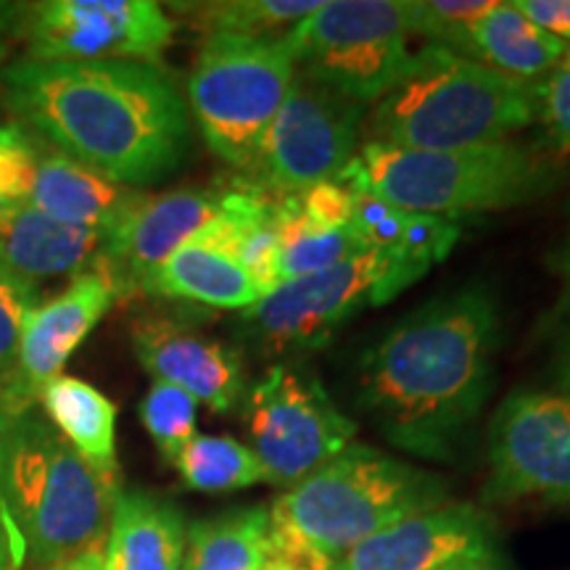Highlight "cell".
Instances as JSON below:
<instances>
[{
  "label": "cell",
  "instance_id": "d6a6232c",
  "mask_svg": "<svg viewBox=\"0 0 570 570\" xmlns=\"http://www.w3.org/2000/svg\"><path fill=\"white\" fill-rule=\"evenodd\" d=\"M38 304H42V298L35 291L0 267V375L3 377L17 375L21 325L27 312Z\"/></svg>",
  "mask_w": 570,
  "mask_h": 570
},
{
  "label": "cell",
  "instance_id": "44dd1931",
  "mask_svg": "<svg viewBox=\"0 0 570 570\" xmlns=\"http://www.w3.org/2000/svg\"><path fill=\"white\" fill-rule=\"evenodd\" d=\"M146 294L183 298L214 309H238L262 302L259 285L235 256L223 248L190 240L169 256L142 285Z\"/></svg>",
  "mask_w": 570,
  "mask_h": 570
},
{
  "label": "cell",
  "instance_id": "8d00e7d4",
  "mask_svg": "<svg viewBox=\"0 0 570 570\" xmlns=\"http://www.w3.org/2000/svg\"><path fill=\"white\" fill-rule=\"evenodd\" d=\"M27 560L24 539L13 523V515L0 491V570H21Z\"/></svg>",
  "mask_w": 570,
  "mask_h": 570
},
{
  "label": "cell",
  "instance_id": "7bdbcfd3",
  "mask_svg": "<svg viewBox=\"0 0 570 570\" xmlns=\"http://www.w3.org/2000/svg\"><path fill=\"white\" fill-rule=\"evenodd\" d=\"M3 214H6V209H3V206H0V219H3Z\"/></svg>",
  "mask_w": 570,
  "mask_h": 570
},
{
  "label": "cell",
  "instance_id": "836d02e7",
  "mask_svg": "<svg viewBox=\"0 0 570 570\" xmlns=\"http://www.w3.org/2000/svg\"><path fill=\"white\" fill-rule=\"evenodd\" d=\"M296 209L312 227L320 230H341L352 225L354 194L341 180H325L294 194Z\"/></svg>",
  "mask_w": 570,
  "mask_h": 570
},
{
  "label": "cell",
  "instance_id": "6da1fadb",
  "mask_svg": "<svg viewBox=\"0 0 570 570\" xmlns=\"http://www.w3.org/2000/svg\"><path fill=\"white\" fill-rule=\"evenodd\" d=\"M0 88L13 122L127 188L161 183L188 154V104L161 63L21 59Z\"/></svg>",
  "mask_w": 570,
  "mask_h": 570
},
{
  "label": "cell",
  "instance_id": "52a82bcc",
  "mask_svg": "<svg viewBox=\"0 0 570 570\" xmlns=\"http://www.w3.org/2000/svg\"><path fill=\"white\" fill-rule=\"evenodd\" d=\"M296 77L283 38L206 35L188 82L190 109L214 156L254 173L262 138Z\"/></svg>",
  "mask_w": 570,
  "mask_h": 570
},
{
  "label": "cell",
  "instance_id": "8fae6325",
  "mask_svg": "<svg viewBox=\"0 0 570 570\" xmlns=\"http://www.w3.org/2000/svg\"><path fill=\"white\" fill-rule=\"evenodd\" d=\"M365 106L296 75L262 138L254 177L281 196L336 180L356 156Z\"/></svg>",
  "mask_w": 570,
  "mask_h": 570
},
{
  "label": "cell",
  "instance_id": "4fadbf2b",
  "mask_svg": "<svg viewBox=\"0 0 570 570\" xmlns=\"http://www.w3.org/2000/svg\"><path fill=\"white\" fill-rule=\"evenodd\" d=\"M386 275V256L375 248L352 259L277 285L244 312V331L265 354L285 356L323 348Z\"/></svg>",
  "mask_w": 570,
  "mask_h": 570
},
{
  "label": "cell",
  "instance_id": "603a6c76",
  "mask_svg": "<svg viewBox=\"0 0 570 570\" xmlns=\"http://www.w3.org/2000/svg\"><path fill=\"white\" fill-rule=\"evenodd\" d=\"M267 504H248L188 525L183 570H265L273 560Z\"/></svg>",
  "mask_w": 570,
  "mask_h": 570
},
{
  "label": "cell",
  "instance_id": "f35d334b",
  "mask_svg": "<svg viewBox=\"0 0 570 570\" xmlns=\"http://www.w3.org/2000/svg\"><path fill=\"white\" fill-rule=\"evenodd\" d=\"M46 570H106V566H104V547H98V550H88V552L75 554V558L63 560V562H59V566L46 568Z\"/></svg>",
  "mask_w": 570,
  "mask_h": 570
},
{
  "label": "cell",
  "instance_id": "ab89813d",
  "mask_svg": "<svg viewBox=\"0 0 570 570\" xmlns=\"http://www.w3.org/2000/svg\"><path fill=\"white\" fill-rule=\"evenodd\" d=\"M552 267L558 269V273L566 277V283L570 285V238L558 248V254L552 256Z\"/></svg>",
  "mask_w": 570,
  "mask_h": 570
},
{
  "label": "cell",
  "instance_id": "f1b7e54d",
  "mask_svg": "<svg viewBox=\"0 0 570 570\" xmlns=\"http://www.w3.org/2000/svg\"><path fill=\"white\" fill-rule=\"evenodd\" d=\"M494 0H407L410 32L425 35L433 46L470 56V32Z\"/></svg>",
  "mask_w": 570,
  "mask_h": 570
},
{
  "label": "cell",
  "instance_id": "2e32d148",
  "mask_svg": "<svg viewBox=\"0 0 570 570\" xmlns=\"http://www.w3.org/2000/svg\"><path fill=\"white\" fill-rule=\"evenodd\" d=\"M130 341L135 356L154 381L183 389L217 415L233 412L246 394L240 352L180 320L142 317L132 325Z\"/></svg>",
  "mask_w": 570,
  "mask_h": 570
},
{
  "label": "cell",
  "instance_id": "8992f818",
  "mask_svg": "<svg viewBox=\"0 0 570 570\" xmlns=\"http://www.w3.org/2000/svg\"><path fill=\"white\" fill-rule=\"evenodd\" d=\"M558 161L523 142L499 140L452 151L365 142L336 180L362 188L404 212L460 214L499 212L529 204L558 183Z\"/></svg>",
  "mask_w": 570,
  "mask_h": 570
},
{
  "label": "cell",
  "instance_id": "d6986e66",
  "mask_svg": "<svg viewBox=\"0 0 570 570\" xmlns=\"http://www.w3.org/2000/svg\"><path fill=\"white\" fill-rule=\"evenodd\" d=\"M188 525L173 499L122 489L104 541L106 570H180Z\"/></svg>",
  "mask_w": 570,
  "mask_h": 570
},
{
  "label": "cell",
  "instance_id": "d590c367",
  "mask_svg": "<svg viewBox=\"0 0 570 570\" xmlns=\"http://www.w3.org/2000/svg\"><path fill=\"white\" fill-rule=\"evenodd\" d=\"M515 9L544 32L570 42V0H515Z\"/></svg>",
  "mask_w": 570,
  "mask_h": 570
},
{
  "label": "cell",
  "instance_id": "e0dca14e",
  "mask_svg": "<svg viewBox=\"0 0 570 570\" xmlns=\"http://www.w3.org/2000/svg\"><path fill=\"white\" fill-rule=\"evenodd\" d=\"M119 298L122 291L114 277L104 267H96L69 281L61 294L27 312L21 325L17 375L35 402L40 389L61 375L69 356Z\"/></svg>",
  "mask_w": 570,
  "mask_h": 570
},
{
  "label": "cell",
  "instance_id": "f6af8a7d",
  "mask_svg": "<svg viewBox=\"0 0 570 570\" xmlns=\"http://www.w3.org/2000/svg\"><path fill=\"white\" fill-rule=\"evenodd\" d=\"M180 570H183V568H180Z\"/></svg>",
  "mask_w": 570,
  "mask_h": 570
},
{
  "label": "cell",
  "instance_id": "277c9868",
  "mask_svg": "<svg viewBox=\"0 0 570 570\" xmlns=\"http://www.w3.org/2000/svg\"><path fill=\"white\" fill-rule=\"evenodd\" d=\"M533 119V85L431 42L410 56L394 88L373 106L367 142L452 151L508 140Z\"/></svg>",
  "mask_w": 570,
  "mask_h": 570
},
{
  "label": "cell",
  "instance_id": "9c48e42d",
  "mask_svg": "<svg viewBox=\"0 0 570 570\" xmlns=\"http://www.w3.org/2000/svg\"><path fill=\"white\" fill-rule=\"evenodd\" d=\"M246 428L265 481L291 489L354 444L356 423L302 365H273L246 394Z\"/></svg>",
  "mask_w": 570,
  "mask_h": 570
},
{
  "label": "cell",
  "instance_id": "ffe728a7",
  "mask_svg": "<svg viewBox=\"0 0 570 570\" xmlns=\"http://www.w3.org/2000/svg\"><path fill=\"white\" fill-rule=\"evenodd\" d=\"M142 196V190L111 183L38 138V173L30 206L48 217L109 233Z\"/></svg>",
  "mask_w": 570,
  "mask_h": 570
},
{
  "label": "cell",
  "instance_id": "83f0119b",
  "mask_svg": "<svg viewBox=\"0 0 570 570\" xmlns=\"http://www.w3.org/2000/svg\"><path fill=\"white\" fill-rule=\"evenodd\" d=\"M320 0H227L198 3L190 13L206 35H240V38H285Z\"/></svg>",
  "mask_w": 570,
  "mask_h": 570
},
{
  "label": "cell",
  "instance_id": "5b68a950",
  "mask_svg": "<svg viewBox=\"0 0 570 570\" xmlns=\"http://www.w3.org/2000/svg\"><path fill=\"white\" fill-rule=\"evenodd\" d=\"M0 491L27 558L46 570L104 547L122 479L85 460L51 420L30 410L11 428Z\"/></svg>",
  "mask_w": 570,
  "mask_h": 570
},
{
  "label": "cell",
  "instance_id": "e575fe53",
  "mask_svg": "<svg viewBox=\"0 0 570 570\" xmlns=\"http://www.w3.org/2000/svg\"><path fill=\"white\" fill-rule=\"evenodd\" d=\"M35 404L38 402L30 396V391L21 386L19 375H0V468H3L6 446H9L13 423H17L21 415L35 410Z\"/></svg>",
  "mask_w": 570,
  "mask_h": 570
},
{
  "label": "cell",
  "instance_id": "484cf974",
  "mask_svg": "<svg viewBox=\"0 0 570 570\" xmlns=\"http://www.w3.org/2000/svg\"><path fill=\"white\" fill-rule=\"evenodd\" d=\"M460 230V223L452 217L407 212V225H404L402 238H399L394 252L383 254L386 256V275L375 285L370 306L391 302L404 288L420 281L433 265L446 259L449 252L458 244Z\"/></svg>",
  "mask_w": 570,
  "mask_h": 570
},
{
  "label": "cell",
  "instance_id": "4dcf8cb0",
  "mask_svg": "<svg viewBox=\"0 0 570 570\" xmlns=\"http://www.w3.org/2000/svg\"><path fill=\"white\" fill-rule=\"evenodd\" d=\"M38 173V138L19 122H0V206L30 204Z\"/></svg>",
  "mask_w": 570,
  "mask_h": 570
},
{
  "label": "cell",
  "instance_id": "d4e9b609",
  "mask_svg": "<svg viewBox=\"0 0 570 570\" xmlns=\"http://www.w3.org/2000/svg\"><path fill=\"white\" fill-rule=\"evenodd\" d=\"M365 244L352 225L341 230H320L312 227L296 209L294 196H281L277 204V285L296 281V277L323 273V269L352 259L365 252Z\"/></svg>",
  "mask_w": 570,
  "mask_h": 570
},
{
  "label": "cell",
  "instance_id": "4316f807",
  "mask_svg": "<svg viewBox=\"0 0 570 570\" xmlns=\"http://www.w3.org/2000/svg\"><path fill=\"white\" fill-rule=\"evenodd\" d=\"M173 465L188 489L202 494H227L265 481V468L252 446L230 436H202L196 433Z\"/></svg>",
  "mask_w": 570,
  "mask_h": 570
},
{
  "label": "cell",
  "instance_id": "1f68e13d",
  "mask_svg": "<svg viewBox=\"0 0 570 570\" xmlns=\"http://www.w3.org/2000/svg\"><path fill=\"white\" fill-rule=\"evenodd\" d=\"M533 109L552 151L570 154V61H562L544 80L533 82Z\"/></svg>",
  "mask_w": 570,
  "mask_h": 570
},
{
  "label": "cell",
  "instance_id": "ac0fdd59",
  "mask_svg": "<svg viewBox=\"0 0 570 570\" xmlns=\"http://www.w3.org/2000/svg\"><path fill=\"white\" fill-rule=\"evenodd\" d=\"M104 248L106 233L61 223L30 204L9 209L0 219V267L35 294L42 283L75 281L96 269Z\"/></svg>",
  "mask_w": 570,
  "mask_h": 570
},
{
  "label": "cell",
  "instance_id": "30bf717a",
  "mask_svg": "<svg viewBox=\"0 0 570 570\" xmlns=\"http://www.w3.org/2000/svg\"><path fill=\"white\" fill-rule=\"evenodd\" d=\"M175 24L151 0L21 3L17 38L30 61L159 63Z\"/></svg>",
  "mask_w": 570,
  "mask_h": 570
},
{
  "label": "cell",
  "instance_id": "7a4b0ae2",
  "mask_svg": "<svg viewBox=\"0 0 570 570\" xmlns=\"http://www.w3.org/2000/svg\"><path fill=\"white\" fill-rule=\"evenodd\" d=\"M499 309L468 285L402 320L360 367L356 402L402 452L454 460L494 383Z\"/></svg>",
  "mask_w": 570,
  "mask_h": 570
},
{
  "label": "cell",
  "instance_id": "7c38bea8",
  "mask_svg": "<svg viewBox=\"0 0 570 570\" xmlns=\"http://www.w3.org/2000/svg\"><path fill=\"white\" fill-rule=\"evenodd\" d=\"M494 504L533 502L570 508V399L518 391L499 404L489 428V481Z\"/></svg>",
  "mask_w": 570,
  "mask_h": 570
},
{
  "label": "cell",
  "instance_id": "60d3db41",
  "mask_svg": "<svg viewBox=\"0 0 570 570\" xmlns=\"http://www.w3.org/2000/svg\"><path fill=\"white\" fill-rule=\"evenodd\" d=\"M449 570H504L502 560H487V562H465V566L449 568Z\"/></svg>",
  "mask_w": 570,
  "mask_h": 570
},
{
  "label": "cell",
  "instance_id": "74e56055",
  "mask_svg": "<svg viewBox=\"0 0 570 570\" xmlns=\"http://www.w3.org/2000/svg\"><path fill=\"white\" fill-rule=\"evenodd\" d=\"M19 11V3H0V63H3L6 53H9L11 38H17Z\"/></svg>",
  "mask_w": 570,
  "mask_h": 570
},
{
  "label": "cell",
  "instance_id": "7402d4cb",
  "mask_svg": "<svg viewBox=\"0 0 570 570\" xmlns=\"http://www.w3.org/2000/svg\"><path fill=\"white\" fill-rule=\"evenodd\" d=\"M568 42L544 32L515 9V3H497L475 21L470 32L468 59L510 77L533 85L544 80L566 59Z\"/></svg>",
  "mask_w": 570,
  "mask_h": 570
},
{
  "label": "cell",
  "instance_id": "f546056e",
  "mask_svg": "<svg viewBox=\"0 0 570 570\" xmlns=\"http://www.w3.org/2000/svg\"><path fill=\"white\" fill-rule=\"evenodd\" d=\"M196 410L198 402L194 396L159 381H154L151 391L140 402L142 425L167 462H175L183 446L196 436Z\"/></svg>",
  "mask_w": 570,
  "mask_h": 570
},
{
  "label": "cell",
  "instance_id": "9a60e30c",
  "mask_svg": "<svg viewBox=\"0 0 570 570\" xmlns=\"http://www.w3.org/2000/svg\"><path fill=\"white\" fill-rule=\"evenodd\" d=\"M223 214V185L177 188L142 196L122 223L106 233L101 265L122 296L142 291L148 277L190 240L202 238Z\"/></svg>",
  "mask_w": 570,
  "mask_h": 570
},
{
  "label": "cell",
  "instance_id": "ba28073f",
  "mask_svg": "<svg viewBox=\"0 0 570 570\" xmlns=\"http://www.w3.org/2000/svg\"><path fill=\"white\" fill-rule=\"evenodd\" d=\"M407 0H323L285 32L296 75L362 106L377 104L410 63Z\"/></svg>",
  "mask_w": 570,
  "mask_h": 570
},
{
  "label": "cell",
  "instance_id": "cb8c5ba5",
  "mask_svg": "<svg viewBox=\"0 0 570 570\" xmlns=\"http://www.w3.org/2000/svg\"><path fill=\"white\" fill-rule=\"evenodd\" d=\"M48 420L85 460L101 470L117 465V407L88 381L71 375H56L40 389Z\"/></svg>",
  "mask_w": 570,
  "mask_h": 570
},
{
  "label": "cell",
  "instance_id": "ee69618b",
  "mask_svg": "<svg viewBox=\"0 0 570 570\" xmlns=\"http://www.w3.org/2000/svg\"><path fill=\"white\" fill-rule=\"evenodd\" d=\"M568 209H570V202H568Z\"/></svg>",
  "mask_w": 570,
  "mask_h": 570
},
{
  "label": "cell",
  "instance_id": "3957f363",
  "mask_svg": "<svg viewBox=\"0 0 570 570\" xmlns=\"http://www.w3.org/2000/svg\"><path fill=\"white\" fill-rule=\"evenodd\" d=\"M446 502L439 475L354 441L269 504V531L281 558L327 570L389 525Z\"/></svg>",
  "mask_w": 570,
  "mask_h": 570
},
{
  "label": "cell",
  "instance_id": "b9f144b4",
  "mask_svg": "<svg viewBox=\"0 0 570 570\" xmlns=\"http://www.w3.org/2000/svg\"><path fill=\"white\" fill-rule=\"evenodd\" d=\"M562 386H566V396L570 399V336L566 341V352H562Z\"/></svg>",
  "mask_w": 570,
  "mask_h": 570
},
{
  "label": "cell",
  "instance_id": "5bb4252c",
  "mask_svg": "<svg viewBox=\"0 0 570 570\" xmlns=\"http://www.w3.org/2000/svg\"><path fill=\"white\" fill-rule=\"evenodd\" d=\"M499 560L489 512L470 502H446L375 533L327 570H449Z\"/></svg>",
  "mask_w": 570,
  "mask_h": 570
}]
</instances>
